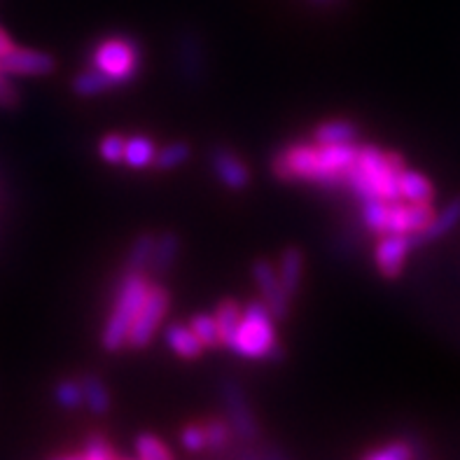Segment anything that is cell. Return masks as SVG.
<instances>
[{
  "label": "cell",
  "instance_id": "cell-1",
  "mask_svg": "<svg viewBox=\"0 0 460 460\" xmlns=\"http://www.w3.org/2000/svg\"><path fill=\"white\" fill-rule=\"evenodd\" d=\"M404 169H407V162L400 152L362 143L358 147L356 162L346 175L344 187L356 194L360 201H367V199L400 201L397 178Z\"/></svg>",
  "mask_w": 460,
  "mask_h": 460
},
{
  "label": "cell",
  "instance_id": "cell-2",
  "mask_svg": "<svg viewBox=\"0 0 460 460\" xmlns=\"http://www.w3.org/2000/svg\"><path fill=\"white\" fill-rule=\"evenodd\" d=\"M152 280L155 279L143 271H122L115 288L111 314L101 330V349L105 353H119L128 346V332H131L140 306L146 304Z\"/></svg>",
  "mask_w": 460,
  "mask_h": 460
},
{
  "label": "cell",
  "instance_id": "cell-3",
  "mask_svg": "<svg viewBox=\"0 0 460 460\" xmlns=\"http://www.w3.org/2000/svg\"><path fill=\"white\" fill-rule=\"evenodd\" d=\"M225 349L245 360L276 362L283 358V346L276 332V318L262 299H252L245 304L239 327L229 337Z\"/></svg>",
  "mask_w": 460,
  "mask_h": 460
},
{
  "label": "cell",
  "instance_id": "cell-4",
  "mask_svg": "<svg viewBox=\"0 0 460 460\" xmlns=\"http://www.w3.org/2000/svg\"><path fill=\"white\" fill-rule=\"evenodd\" d=\"M89 66L108 77L112 87H124L134 82L143 68V45L134 35L112 33L93 42L89 52Z\"/></svg>",
  "mask_w": 460,
  "mask_h": 460
},
{
  "label": "cell",
  "instance_id": "cell-5",
  "mask_svg": "<svg viewBox=\"0 0 460 460\" xmlns=\"http://www.w3.org/2000/svg\"><path fill=\"white\" fill-rule=\"evenodd\" d=\"M271 173L286 182H311L318 185L321 164L315 140H295L280 147L271 157Z\"/></svg>",
  "mask_w": 460,
  "mask_h": 460
},
{
  "label": "cell",
  "instance_id": "cell-6",
  "mask_svg": "<svg viewBox=\"0 0 460 460\" xmlns=\"http://www.w3.org/2000/svg\"><path fill=\"white\" fill-rule=\"evenodd\" d=\"M222 404H225V419L234 430V438L245 444L257 442L260 438V420L255 416L251 400L245 395L243 385L236 379H222L220 384Z\"/></svg>",
  "mask_w": 460,
  "mask_h": 460
},
{
  "label": "cell",
  "instance_id": "cell-7",
  "mask_svg": "<svg viewBox=\"0 0 460 460\" xmlns=\"http://www.w3.org/2000/svg\"><path fill=\"white\" fill-rule=\"evenodd\" d=\"M169 306H171L169 288L164 286V283H157V280H152L146 304L140 306L134 325H131V332H128V349L143 350L150 346V341L155 339V332L159 330L164 318H166Z\"/></svg>",
  "mask_w": 460,
  "mask_h": 460
},
{
  "label": "cell",
  "instance_id": "cell-8",
  "mask_svg": "<svg viewBox=\"0 0 460 460\" xmlns=\"http://www.w3.org/2000/svg\"><path fill=\"white\" fill-rule=\"evenodd\" d=\"M251 274L252 280H255L257 292H260V299L267 304L276 321H288L292 311V297L280 283L279 267L271 260L262 257V260H255Z\"/></svg>",
  "mask_w": 460,
  "mask_h": 460
},
{
  "label": "cell",
  "instance_id": "cell-9",
  "mask_svg": "<svg viewBox=\"0 0 460 460\" xmlns=\"http://www.w3.org/2000/svg\"><path fill=\"white\" fill-rule=\"evenodd\" d=\"M414 251L416 248L411 243V234H385V236H379V241L374 245L376 271L388 280L402 276L404 264H407L409 255Z\"/></svg>",
  "mask_w": 460,
  "mask_h": 460
},
{
  "label": "cell",
  "instance_id": "cell-10",
  "mask_svg": "<svg viewBox=\"0 0 460 460\" xmlns=\"http://www.w3.org/2000/svg\"><path fill=\"white\" fill-rule=\"evenodd\" d=\"M210 171L216 175V181L225 185L232 192H241L251 185L252 171L251 166L243 162L239 152L232 150L227 146H216L210 150Z\"/></svg>",
  "mask_w": 460,
  "mask_h": 460
},
{
  "label": "cell",
  "instance_id": "cell-11",
  "mask_svg": "<svg viewBox=\"0 0 460 460\" xmlns=\"http://www.w3.org/2000/svg\"><path fill=\"white\" fill-rule=\"evenodd\" d=\"M0 68L12 77H45L57 70V58L42 49L14 47L5 57H0Z\"/></svg>",
  "mask_w": 460,
  "mask_h": 460
},
{
  "label": "cell",
  "instance_id": "cell-12",
  "mask_svg": "<svg viewBox=\"0 0 460 460\" xmlns=\"http://www.w3.org/2000/svg\"><path fill=\"white\" fill-rule=\"evenodd\" d=\"M175 64L182 80L199 82L206 73V47L194 31H185L175 42Z\"/></svg>",
  "mask_w": 460,
  "mask_h": 460
},
{
  "label": "cell",
  "instance_id": "cell-13",
  "mask_svg": "<svg viewBox=\"0 0 460 460\" xmlns=\"http://www.w3.org/2000/svg\"><path fill=\"white\" fill-rule=\"evenodd\" d=\"M458 225H460V197H454L442 210L435 213V217H432L430 225H428L423 232L411 234V243H414V248H423V245L428 243H435V241L444 239L449 232H454Z\"/></svg>",
  "mask_w": 460,
  "mask_h": 460
},
{
  "label": "cell",
  "instance_id": "cell-14",
  "mask_svg": "<svg viewBox=\"0 0 460 460\" xmlns=\"http://www.w3.org/2000/svg\"><path fill=\"white\" fill-rule=\"evenodd\" d=\"M164 341L182 360H199L206 350V346L201 344V339L185 323H169L166 330H164Z\"/></svg>",
  "mask_w": 460,
  "mask_h": 460
},
{
  "label": "cell",
  "instance_id": "cell-15",
  "mask_svg": "<svg viewBox=\"0 0 460 460\" xmlns=\"http://www.w3.org/2000/svg\"><path fill=\"white\" fill-rule=\"evenodd\" d=\"M182 241L175 232H162L157 234V241H155V251H152L150 267H147V274L152 279H162L173 269V264L178 262L181 257Z\"/></svg>",
  "mask_w": 460,
  "mask_h": 460
},
{
  "label": "cell",
  "instance_id": "cell-16",
  "mask_svg": "<svg viewBox=\"0 0 460 460\" xmlns=\"http://www.w3.org/2000/svg\"><path fill=\"white\" fill-rule=\"evenodd\" d=\"M360 127L353 119H325L315 124L311 131V140L323 146H339V143H358Z\"/></svg>",
  "mask_w": 460,
  "mask_h": 460
},
{
  "label": "cell",
  "instance_id": "cell-17",
  "mask_svg": "<svg viewBox=\"0 0 460 460\" xmlns=\"http://www.w3.org/2000/svg\"><path fill=\"white\" fill-rule=\"evenodd\" d=\"M397 187H400V199L411 201V204H430L435 194H438V190H435L428 175L409 169V166L397 178Z\"/></svg>",
  "mask_w": 460,
  "mask_h": 460
},
{
  "label": "cell",
  "instance_id": "cell-18",
  "mask_svg": "<svg viewBox=\"0 0 460 460\" xmlns=\"http://www.w3.org/2000/svg\"><path fill=\"white\" fill-rule=\"evenodd\" d=\"M276 267H279L280 283L290 292V297L295 299L299 295V288H302L304 279V252L299 251L297 245H288L279 255V264Z\"/></svg>",
  "mask_w": 460,
  "mask_h": 460
},
{
  "label": "cell",
  "instance_id": "cell-19",
  "mask_svg": "<svg viewBox=\"0 0 460 460\" xmlns=\"http://www.w3.org/2000/svg\"><path fill=\"white\" fill-rule=\"evenodd\" d=\"M157 146L152 143V138L143 134L127 136V150H124V164L131 171H147L155 166L157 159Z\"/></svg>",
  "mask_w": 460,
  "mask_h": 460
},
{
  "label": "cell",
  "instance_id": "cell-20",
  "mask_svg": "<svg viewBox=\"0 0 460 460\" xmlns=\"http://www.w3.org/2000/svg\"><path fill=\"white\" fill-rule=\"evenodd\" d=\"M82 391H84V407L92 411L93 416H105L112 409V395L111 388L105 385V381L96 374H84L80 379Z\"/></svg>",
  "mask_w": 460,
  "mask_h": 460
},
{
  "label": "cell",
  "instance_id": "cell-21",
  "mask_svg": "<svg viewBox=\"0 0 460 460\" xmlns=\"http://www.w3.org/2000/svg\"><path fill=\"white\" fill-rule=\"evenodd\" d=\"M155 241H157L155 234H138L131 241V245H128L127 260H124V271H143V274H147L152 251H155Z\"/></svg>",
  "mask_w": 460,
  "mask_h": 460
},
{
  "label": "cell",
  "instance_id": "cell-22",
  "mask_svg": "<svg viewBox=\"0 0 460 460\" xmlns=\"http://www.w3.org/2000/svg\"><path fill=\"white\" fill-rule=\"evenodd\" d=\"M73 92L77 93V96H82V99H92V96H101V93L111 92V89H115L108 82V77H103L96 68H92V66H87L84 70H80L75 77H73Z\"/></svg>",
  "mask_w": 460,
  "mask_h": 460
},
{
  "label": "cell",
  "instance_id": "cell-23",
  "mask_svg": "<svg viewBox=\"0 0 460 460\" xmlns=\"http://www.w3.org/2000/svg\"><path fill=\"white\" fill-rule=\"evenodd\" d=\"M213 315H216L217 327H220L222 341L227 344L229 337H232V334L236 332V327H239L241 315H243V306H241L239 299L227 297V299H222V302L217 304L216 311H213Z\"/></svg>",
  "mask_w": 460,
  "mask_h": 460
},
{
  "label": "cell",
  "instance_id": "cell-24",
  "mask_svg": "<svg viewBox=\"0 0 460 460\" xmlns=\"http://www.w3.org/2000/svg\"><path fill=\"white\" fill-rule=\"evenodd\" d=\"M190 327H192L194 334L201 339V344L206 346V350H217L225 346L220 327H217V321L213 314H194L192 318H190Z\"/></svg>",
  "mask_w": 460,
  "mask_h": 460
},
{
  "label": "cell",
  "instance_id": "cell-25",
  "mask_svg": "<svg viewBox=\"0 0 460 460\" xmlns=\"http://www.w3.org/2000/svg\"><path fill=\"white\" fill-rule=\"evenodd\" d=\"M134 451L140 460H175L173 451L152 432H140L134 439Z\"/></svg>",
  "mask_w": 460,
  "mask_h": 460
},
{
  "label": "cell",
  "instance_id": "cell-26",
  "mask_svg": "<svg viewBox=\"0 0 460 460\" xmlns=\"http://www.w3.org/2000/svg\"><path fill=\"white\" fill-rule=\"evenodd\" d=\"M54 402L61 409L75 411L84 407V391H82L80 379H61L54 385Z\"/></svg>",
  "mask_w": 460,
  "mask_h": 460
},
{
  "label": "cell",
  "instance_id": "cell-27",
  "mask_svg": "<svg viewBox=\"0 0 460 460\" xmlns=\"http://www.w3.org/2000/svg\"><path fill=\"white\" fill-rule=\"evenodd\" d=\"M192 157V147L182 143V140H175V143H169L166 147L157 152V159H155V171H173L178 166L187 162V159Z\"/></svg>",
  "mask_w": 460,
  "mask_h": 460
},
{
  "label": "cell",
  "instance_id": "cell-28",
  "mask_svg": "<svg viewBox=\"0 0 460 460\" xmlns=\"http://www.w3.org/2000/svg\"><path fill=\"white\" fill-rule=\"evenodd\" d=\"M206 428V439H208V451H222L227 449L232 444L234 430L229 426L227 419H220V416H213V419L204 420Z\"/></svg>",
  "mask_w": 460,
  "mask_h": 460
},
{
  "label": "cell",
  "instance_id": "cell-29",
  "mask_svg": "<svg viewBox=\"0 0 460 460\" xmlns=\"http://www.w3.org/2000/svg\"><path fill=\"white\" fill-rule=\"evenodd\" d=\"M416 454V442L411 439H395V442H388L379 449L369 451L362 460H414Z\"/></svg>",
  "mask_w": 460,
  "mask_h": 460
},
{
  "label": "cell",
  "instance_id": "cell-30",
  "mask_svg": "<svg viewBox=\"0 0 460 460\" xmlns=\"http://www.w3.org/2000/svg\"><path fill=\"white\" fill-rule=\"evenodd\" d=\"M178 439H181V447L187 454H204V451H208L204 420H201V423H199V420H192V423L182 426Z\"/></svg>",
  "mask_w": 460,
  "mask_h": 460
},
{
  "label": "cell",
  "instance_id": "cell-31",
  "mask_svg": "<svg viewBox=\"0 0 460 460\" xmlns=\"http://www.w3.org/2000/svg\"><path fill=\"white\" fill-rule=\"evenodd\" d=\"M124 150H127V136L119 134V131L105 134L99 140V157L105 164H112V166L124 164Z\"/></svg>",
  "mask_w": 460,
  "mask_h": 460
},
{
  "label": "cell",
  "instance_id": "cell-32",
  "mask_svg": "<svg viewBox=\"0 0 460 460\" xmlns=\"http://www.w3.org/2000/svg\"><path fill=\"white\" fill-rule=\"evenodd\" d=\"M82 456H84V460H119V456L112 449L111 439L105 438V435H99V432H93V435L84 439Z\"/></svg>",
  "mask_w": 460,
  "mask_h": 460
},
{
  "label": "cell",
  "instance_id": "cell-33",
  "mask_svg": "<svg viewBox=\"0 0 460 460\" xmlns=\"http://www.w3.org/2000/svg\"><path fill=\"white\" fill-rule=\"evenodd\" d=\"M19 105V92L12 82V75H7L5 70L0 68V108H17Z\"/></svg>",
  "mask_w": 460,
  "mask_h": 460
},
{
  "label": "cell",
  "instance_id": "cell-34",
  "mask_svg": "<svg viewBox=\"0 0 460 460\" xmlns=\"http://www.w3.org/2000/svg\"><path fill=\"white\" fill-rule=\"evenodd\" d=\"M14 42H12V38H10V33H7L5 29H0V57H5L7 52H12V49H14Z\"/></svg>",
  "mask_w": 460,
  "mask_h": 460
},
{
  "label": "cell",
  "instance_id": "cell-35",
  "mask_svg": "<svg viewBox=\"0 0 460 460\" xmlns=\"http://www.w3.org/2000/svg\"><path fill=\"white\" fill-rule=\"evenodd\" d=\"M311 5L318 7V10H334L339 3H344V0H309Z\"/></svg>",
  "mask_w": 460,
  "mask_h": 460
},
{
  "label": "cell",
  "instance_id": "cell-36",
  "mask_svg": "<svg viewBox=\"0 0 460 460\" xmlns=\"http://www.w3.org/2000/svg\"><path fill=\"white\" fill-rule=\"evenodd\" d=\"M262 460H288V458H286V454H283V451H280V449H269V451H264V458Z\"/></svg>",
  "mask_w": 460,
  "mask_h": 460
},
{
  "label": "cell",
  "instance_id": "cell-37",
  "mask_svg": "<svg viewBox=\"0 0 460 460\" xmlns=\"http://www.w3.org/2000/svg\"><path fill=\"white\" fill-rule=\"evenodd\" d=\"M49 460H84V456L82 454H64V456H54V458Z\"/></svg>",
  "mask_w": 460,
  "mask_h": 460
},
{
  "label": "cell",
  "instance_id": "cell-38",
  "mask_svg": "<svg viewBox=\"0 0 460 460\" xmlns=\"http://www.w3.org/2000/svg\"><path fill=\"white\" fill-rule=\"evenodd\" d=\"M414 460H428L426 454H423V449H420L419 444H416V454H414Z\"/></svg>",
  "mask_w": 460,
  "mask_h": 460
},
{
  "label": "cell",
  "instance_id": "cell-39",
  "mask_svg": "<svg viewBox=\"0 0 460 460\" xmlns=\"http://www.w3.org/2000/svg\"><path fill=\"white\" fill-rule=\"evenodd\" d=\"M119 460H140V458H138V456H136V458H119Z\"/></svg>",
  "mask_w": 460,
  "mask_h": 460
}]
</instances>
